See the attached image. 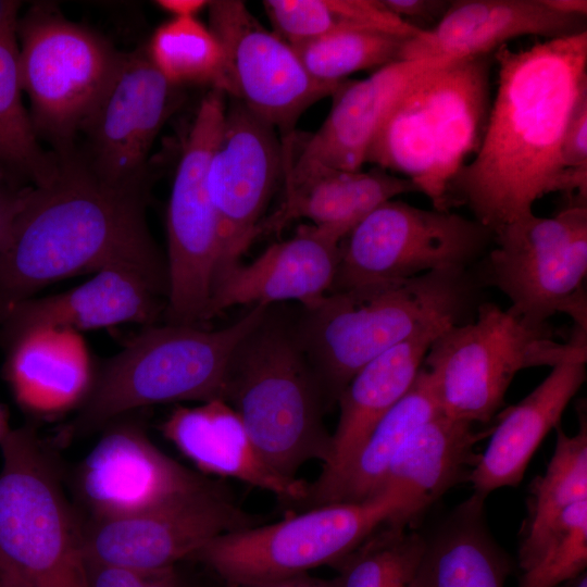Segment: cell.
I'll return each mask as SVG.
<instances>
[{"instance_id":"obj_1","label":"cell","mask_w":587,"mask_h":587,"mask_svg":"<svg viewBox=\"0 0 587 587\" xmlns=\"http://www.w3.org/2000/svg\"><path fill=\"white\" fill-rule=\"evenodd\" d=\"M498 89L474 159L448 188V201L469 207L497 232L561 191L562 141L579 97L587 91V32L495 51Z\"/></svg>"},{"instance_id":"obj_2","label":"cell","mask_w":587,"mask_h":587,"mask_svg":"<svg viewBox=\"0 0 587 587\" xmlns=\"http://www.w3.org/2000/svg\"><path fill=\"white\" fill-rule=\"evenodd\" d=\"M57 157L54 178L28 187L0 257V317L58 280L110 267L140 273L166 297V259L147 225L146 190L103 184L77 150Z\"/></svg>"},{"instance_id":"obj_3","label":"cell","mask_w":587,"mask_h":587,"mask_svg":"<svg viewBox=\"0 0 587 587\" xmlns=\"http://www.w3.org/2000/svg\"><path fill=\"white\" fill-rule=\"evenodd\" d=\"M478 286L470 270H440L332 291L304 309L295 329L326 403L336 402L355 373L385 351L471 320Z\"/></svg>"},{"instance_id":"obj_4","label":"cell","mask_w":587,"mask_h":587,"mask_svg":"<svg viewBox=\"0 0 587 587\" xmlns=\"http://www.w3.org/2000/svg\"><path fill=\"white\" fill-rule=\"evenodd\" d=\"M489 54L453 59L419 77L372 139L365 162L412 180L434 209L480 147L490 108Z\"/></svg>"},{"instance_id":"obj_5","label":"cell","mask_w":587,"mask_h":587,"mask_svg":"<svg viewBox=\"0 0 587 587\" xmlns=\"http://www.w3.org/2000/svg\"><path fill=\"white\" fill-rule=\"evenodd\" d=\"M270 307L257 304L215 330L167 323L146 326L96 370L91 390L67 429L70 437L103 429L140 408L225 401L232 358Z\"/></svg>"},{"instance_id":"obj_6","label":"cell","mask_w":587,"mask_h":587,"mask_svg":"<svg viewBox=\"0 0 587 587\" xmlns=\"http://www.w3.org/2000/svg\"><path fill=\"white\" fill-rule=\"evenodd\" d=\"M225 401L275 472L297 478L312 460H329L322 386L294 327L268 316L241 341L228 370Z\"/></svg>"},{"instance_id":"obj_7","label":"cell","mask_w":587,"mask_h":587,"mask_svg":"<svg viewBox=\"0 0 587 587\" xmlns=\"http://www.w3.org/2000/svg\"><path fill=\"white\" fill-rule=\"evenodd\" d=\"M0 572L29 587H88L83 522L30 423L0 444Z\"/></svg>"},{"instance_id":"obj_8","label":"cell","mask_w":587,"mask_h":587,"mask_svg":"<svg viewBox=\"0 0 587 587\" xmlns=\"http://www.w3.org/2000/svg\"><path fill=\"white\" fill-rule=\"evenodd\" d=\"M571 348L554 339L548 324L535 325L491 302L476 315L442 330L429 346L423 367L440 413L470 423H488L522 370L553 367Z\"/></svg>"},{"instance_id":"obj_9","label":"cell","mask_w":587,"mask_h":587,"mask_svg":"<svg viewBox=\"0 0 587 587\" xmlns=\"http://www.w3.org/2000/svg\"><path fill=\"white\" fill-rule=\"evenodd\" d=\"M410 521L404 500L386 490L364 502L319 505L223 534L191 560L228 586L246 587L336 564L385 523Z\"/></svg>"},{"instance_id":"obj_10","label":"cell","mask_w":587,"mask_h":587,"mask_svg":"<svg viewBox=\"0 0 587 587\" xmlns=\"http://www.w3.org/2000/svg\"><path fill=\"white\" fill-rule=\"evenodd\" d=\"M16 34L20 79L36 134L51 143L54 154H72L122 52L42 3L17 20Z\"/></svg>"},{"instance_id":"obj_11","label":"cell","mask_w":587,"mask_h":587,"mask_svg":"<svg viewBox=\"0 0 587 587\" xmlns=\"http://www.w3.org/2000/svg\"><path fill=\"white\" fill-rule=\"evenodd\" d=\"M492 242L483 276L508 297L509 311L535 325L564 313L587 330V205L532 213L499 228Z\"/></svg>"},{"instance_id":"obj_12","label":"cell","mask_w":587,"mask_h":587,"mask_svg":"<svg viewBox=\"0 0 587 587\" xmlns=\"http://www.w3.org/2000/svg\"><path fill=\"white\" fill-rule=\"evenodd\" d=\"M492 239V232L476 220L389 200L341 240L329 292L433 271L470 270Z\"/></svg>"},{"instance_id":"obj_13","label":"cell","mask_w":587,"mask_h":587,"mask_svg":"<svg viewBox=\"0 0 587 587\" xmlns=\"http://www.w3.org/2000/svg\"><path fill=\"white\" fill-rule=\"evenodd\" d=\"M225 97L212 88L201 100L175 171L166 214L167 323L204 321L210 300L221 239L207 172L224 123Z\"/></svg>"},{"instance_id":"obj_14","label":"cell","mask_w":587,"mask_h":587,"mask_svg":"<svg viewBox=\"0 0 587 587\" xmlns=\"http://www.w3.org/2000/svg\"><path fill=\"white\" fill-rule=\"evenodd\" d=\"M208 10L209 28L223 52L222 90L271 124L282 139L292 136L309 107L342 84L313 78L292 47L262 26L243 1H209Z\"/></svg>"},{"instance_id":"obj_15","label":"cell","mask_w":587,"mask_h":587,"mask_svg":"<svg viewBox=\"0 0 587 587\" xmlns=\"http://www.w3.org/2000/svg\"><path fill=\"white\" fill-rule=\"evenodd\" d=\"M180 102L146 50L122 53L117 68L80 133L77 151L90 173L118 189H147V159L155 137Z\"/></svg>"},{"instance_id":"obj_16","label":"cell","mask_w":587,"mask_h":587,"mask_svg":"<svg viewBox=\"0 0 587 587\" xmlns=\"http://www.w3.org/2000/svg\"><path fill=\"white\" fill-rule=\"evenodd\" d=\"M102 430L75 474L90 520L139 515L223 486L164 453L126 416Z\"/></svg>"},{"instance_id":"obj_17","label":"cell","mask_w":587,"mask_h":587,"mask_svg":"<svg viewBox=\"0 0 587 587\" xmlns=\"http://www.w3.org/2000/svg\"><path fill=\"white\" fill-rule=\"evenodd\" d=\"M261 523L222 486L139 515L89 520L83 524V553L86 564L152 573L192 559L223 534Z\"/></svg>"},{"instance_id":"obj_18","label":"cell","mask_w":587,"mask_h":587,"mask_svg":"<svg viewBox=\"0 0 587 587\" xmlns=\"http://www.w3.org/2000/svg\"><path fill=\"white\" fill-rule=\"evenodd\" d=\"M285 161L278 132L230 98L207 172L221 239L214 278L240 263L257 238L264 211L284 179Z\"/></svg>"},{"instance_id":"obj_19","label":"cell","mask_w":587,"mask_h":587,"mask_svg":"<svg viewBox=\"0 0 587 587\" xmlns=\"http://www.w3.org/2000/svg\"><path fill=\"white\" fill-rule=\"evenodd\" d=\"M336 235L312 224L298 226L287 240L267 247L248 264L238 263L212 284L204 321L235 305L296 300L304 309L330 290L340 258Z\"/></svg>"},{"instance_id":"obj_20","label":"cell","mask_w":587,"mask_h":587,"mask_svg":"<svg viewBox=\"0 0 587 587\" xmlns=\"http://www.w3.org/2000/svg\"><path fill=\"white\" fill-rule=\"evenodd\" d=\"M573 327L571 348L563 360L532 392L499 415L467 478L474 494L487 497L496 489L517 486L544 438L560 425L586 378L587 330Z\"/></svg>"},{"instance_id":"obj_21","label":"cell","mask_w":587,"mask_h":587,"mask_svg":"<svg viewBox=\"0 0 587 587\" xmlns=\"http://www.w3.org/2000/svg\"><path fill=\"white\" fill-rule=\"evenodd\" d=\"M450 60H398L364 79L342 82L326 120L299 153L294 155L284 142L286 166L361 170L372 139L399 98L419 77Z\"/></svg>"},{"instance_id":"obj_22","label":"cell","mask_w":587,"mask_h":587,"mask_svg":"<svg viewBox=\"0 0 587 587\" xmlns=\"http://www.w3.org/2000/svg\"><path fill=\"white\" fill-rule=\"evenodd\" d=\"M585 26L586 17L562 14L542 0H458L433 28L403 42L399 60L485 55L520 36L552 39Z\"/></svg>"},{"instance_id":"obj_23","label":"cell","mask_w":587,"mask_h":587,"mask_svg":"<svg viewBox=\"0 0 587 587\" xmlns=\"http://www.w3.org/2000/svg\"><path fill=\"white\" fill-rule=\"evenodd\" d=\"M160 430L202 475L240 480L294 507L307 496L308 483L286 478L271 469L238 413L222 399L176 407L161 423Z\"/></svg>"},{"instance_id":"obj_24","label":"cell","mask_w":587,"mask_h":587,"mask_svg":"<svg viewBox=\"0 0 587 587\" xmlns=\"http://www.w3.org/2000/svg\"><path fill=\"white\" fill-rule=\"evenodd\" d=\"M165 308V295L143 275L110 267L70 290L13 305L0 317V334L39 327L80 333L124 323L151 326Z\"/></svg>"},{"instance_id":"obj_25","label":"cell","mask_w":587,"mask_h":587,"mask_svg":"<svg viewBox=\"0 0 587 587\" xmlns=\"http://www.w3.org/2000/svg\"><path fill=\"white\" fill-rule=\"evenodd\" d=\"M3 378L18 407L34 416L65 413L84 403L96 375L80 333L39 327L0 334Z\"/></svg>"},{"instance_id":"obj_26","label":"cell","mask_w":587,"mask_h":587,"mask_svg":"<svg viewBox=\"0 0 587 587\" xmlns=\"http://www.w3.org/2000/svg\"><path fill=\"white\" fill-rule=\"evenodd\" d=\"M284 199L279 208L259 226L261 233H277L299 218L344 239L369 213L394 197L420 192L405 177L380 167L344 171L323 166L284 172Z\"/></svg>"},{"instance_id":"obj_27","label":"cell","mask_w":587,"mask_h":587,"mask_svg":"<svg viewBox=\"0 0 587 587\" xmlns=\"http://www.w3.org/2000/svg\"><path fill=\"white\" fill-rule=\"evenodd\" d=\"M440 414L425 370L403 398L375 425L338 471L308 484L301 510L329 503H358L378 496L401 447L421 425Z\"/></svg>"},{"instance_id":"obj_28","label":"cell","mask_w":587,"mask_h":587,"mask_svg":"<svg viewBox=\"0 0 587 587\" xmlns=\"http://www.w3.org/2000/svg\"><path fill=\"white\" fill-rule=\"evenodd\" d=\"M440 333L428 332L404 340L355 373L337 398L339 420L332 434L329 460L320 476L344 466L380 419L410 390L429 346Z\"/></svg>"},{"instance_id":"obj_29","label":"cell","mask_w":587,"mask_h":587,"mask_svg":"<svg viewBox=\"0 0 587 587\" xmlns=\"http://www.w3.org/2000/svg\"><path fill=\"white\" fill-rule=\"evenodd\" d=\"M475 424L438 414L408 438L390 465L382 491H392L407 503L411 519L448 489L467 480L479 455L477 441L490 435Z\"/></svg>"},{"instance_id":"obj_30","label":"cell","mask_w":587,"mask_h":587,"mask_svg":"<svg viewBox=\"0 0 587 587\" xmlns=\"http://www.w3.org/2000/svg\"><path fill=\"white\" fill-rule=\"evenodd\" d=\"M485 499L474 494L425 538L415 587H503L508 563L486 528Z\"/></svg>"},{"instance_id":"obj_31","label":"cell","mask_w":587,"mask_h":587,"mask_svg":"<svg viewBox=\"0 0 587 587\" xmlns=\"http://www.w3.org/2000/svg\"><path fill=\"white\" fill-rule=\"evenodd\" d=\"M21 3L0 1V172L39 187L58 173L59 160L40 146L22 100L16 26Z\"/></svg>"},{"instance_id":"obj_32","label":"cell","mask_w":587,"mask_h":587,"mask_svg":"<svg viewBox=\"0 0 587 587\" xmlns=\"http://www.w3.org/2000/svg\"><path fill=\"white\" fill-rule=\"evenodd\" d=\"M579 428L574 436L560 425L553 454L542 475L529 485L527 516L523 524L519 561L525 570L540 542L560 515L571 505L587 500V419L578 407Z\"/></svg>"},{"instance_id":"obj_33","label":"cell","mask_w":587,"mask_h":587,"mask_svg":"<svg viewBox=\"0 0 587 587\" xmlns=\"http://www.w3.org/2000/svg\"><path fill=\"white\" fill-rule=\"evenodd\" d=\"M263 7L289 45L339 30H371L410 39L422 28L408 23L383 0H265Z\"/></svg>"},{"instance_id":"obj_34","label":"cell","mask_w":587,"mask_h":587,"mask_svg":"<svg viewBox=\"0 0 587 587\" xmlns=\"http://www.w3.org/2000/svg\"><path fill=\"white\" fill-rule=\"evenodd\" d=\"M387 522L336 565L339 587H415L425 537Z\"/></svg>"},{"instance_id":"obj_35","label":"cell","mask_w":587,"mask_h":587,"mask_svg":"<svg viewBox=\"0 0 587 587\" xmlns=\"http://www.w3.org/2000/svg\"><path fill=\"white\" fill-rule=\"evenodd\" d=\"M146 51L173 85L207 84L223 89L222 48L209 26L197 17H172L163 23L153 33Z\"/></svg>"},{"instance_id":"obj_36","label":"cell","mask_w":587,"mask_h":587,"mask_svg":"<svg viewBox=\"0 0 587 587\" xmlns=\"http://www.w3.org/2000/svg\"><path fill=\"white\" fill-rule=\"evenodd\" d=\"M407 39L371 30H339L290 45L308 73L338 84L348 75L399 60Z\"/></svg>"},{"instance_id":"obj_37","label":"cell","mask_w":587,"mask_h":587,"mask_svg":"<svg viewBox=\"0 0 587 587\" xmlns=\"http://www.w3.org/2000/svg\"><path fill=\"white\" fill-rule=\"evenodd\" d=\"M587 566V500L567 508L549 529L519 587H557Z\"/></svg>"},{"instance_id":"obj_38","label":"cell","mask_w":587,"mask_h":587,"mask_svg":"<svg viewBox=\"0 0 587 587\" xmlns=\"http://www.w3.org/2000/svg\"><path fill=\"white\" fill-rule=\"evenodd\" d=\"M561 157L564 167L587 165V91L579 97L567 121Z\"/></svg>"},{"instance_id":"obj_39","label":"cell","mask_w":587,"mask_h":587,"mask_svg":"<svg viewBox=\"0 0 587 587\" xmlns=\"http://www.w3.org/2000/svg\"><path fill=\"white\" fill-rule=\"evenodd\" d=\"M28 187L0 172V257L9 241L12 227Z\"/></svg>"},{"instance_id":"obj_40","label":"cell","mask_w":587,"mask_h":587,"mask_svg":"<svg viewBox=\"0 0 587 587\" xmlns=\"http://www.w3.org/2000/svg\"><path fill=\"white\" fill-rule=\"evenodd\" d=\"M147 574L111 565L87 564L88 587H142Z\"/></svg>"},{"instance_id":"obj_41","label":"cell","mask_w":587,"mask_h":587,"mask_svg":"<svg viewBox=\"0 0 587 587\" xmlns=\"http://www.w3.org/2000/svg\"><path fill=\"white\" fill-rule=\"evenodd\" d=\"M383 3L391 13L408 23L409 18L440 20L450 4L442 0H383Z\"/></svg>"},{"instance_id":"obj_42","label":"cell","mask_w":587,"mask_h":587,"mask_svg":"<svg viewBox=\"0 0 587 587\" xmlns=\"http://www.w3.org/2000/svg\"><path fill=\"white\" fill-rule=\"evenodd\" d=\"M246 587H339V584L337 578H317L309 575L307 572L252 584Z\"/></svg>"},{"instance_id":"obj_43","label":"cell","mask_w":587,"mask_h":587,"mask_svg":"<svg viewBox=\"0 0 587 587\" xmlns=\"http://www.w3.org/2000/svg\"><path fill=\"white\" fill-rule=\"evenodd\" d=\"M155 4L173 17H196L208 8L209 1L204 0H159Z\"/></svg>"},{"instance_id":"obj_44","label":"cell","mask_w":587,"mask_h":587,"mask_svg":"<svg viewBox=\"0 0 587 587\" xmlns=\"http://www.w3.org/2000/svg\"><path fill=\"white\" fill-rule=\"evenodd\" d=\"M142 587H186L176 566L148 573Z\"/></svg>"},{"instance_id":"obj_45","label":"cell","mask_w":587,"mask_h":587,"mask_svg":"<svg viewBox=\"0 0 587 587\" xmlns=\"http://www.w3.org/2000/svg\"><path fill=\"white\" fill-rule=\"evenodd\" d=\"M550 9L566 15L586 17V0H542Z\"/></svg>"},{"instance_id":"obj_46","label":"cell","mask_w":587,"mask_h":587,"mask_svg":"<svg viewBox=\"0 0 587 587\" xmlns=\"http://www.w3.org/2000/svg\"><path fill=\"white\" fill-rule=\"evenodd\" d=\"M12 430L9 423V414L7 409L0 403V444L7 438Z\"/></svg>"},{"instance_id":"obj_47","label":"cell","mask_w":587,"mask_h":587,"mask_svg":"<svg viewBox=\"0 0 587 587\" xmlns=\"http://www.w3.org/2000/svg\"><path fill=\"white\" fill-rule=\"evenodd\" d=\"M557 587H587V574L583 572L578 576L558 585Z\"/></svg>"},{"instance_id":"obj_48","label":"cell","mask_w":587,"mask_h":587,"mask_svg":"<svg viewBox=\"0 0 587 587\" xmlns=\"http://www.w3.org/2000/svg\"><path fill=\"white\" fill-rule=\"evenodd\" d=\"M0 587H14L12 578L3 572H0Z\"/></svg>"},{"instance_id":"obj_49","label":"cell","mask_w":587,"mask_h":587,"mask_svg":"<svg viewBox=\"0 0 587 587\" xmlns=\"http://www.w3.org/2000/svg\"><path fill=\"white\" fill-rule=\"evenodd\" d=\"M4 573V572H3ZM8 574V573H5ZM12 580H13V584H14V587H29L27 584H25L22 579H20L18 577L14 576V575H11V574H8Z\"/></svg>"}]
</instances>
